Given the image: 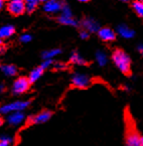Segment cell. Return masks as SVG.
<instances>
[{
    "label": "cell",
    "instance_id": "cell-1",
    "mask_svg": "<svg viewBox=\"0 0 143 146\" xmlns=\"http://www.w3.org/2000/svg\"><path fill=\"white\" fill-rule=\"evenodd\" d=\"M112 60H113L116 67L120 70V72H122L123 74L130 73V68H131L130 58L123 50H116L114 52L113 56H112Z\"/></svg>",
    "mask_w": 143,
    "mask_h": 146
},
{
    "label": "cell",
    "instance_id": "cell-2",
    "mask_svg": "<svg viewBox=\"0 0 143 146\" xmlns=\"http://www.w3.org/2000/svg\"><path fill=\"white\" fill-rule=\"evenodd\" d=\"M28 106H29V101H16L5 104V105H2L0 107V114L8 115L13 112L24 111Z\"/></svg>",
    "mask_w": 143,
    "mask_h": 146
},
{
    "label": "cell",
    "instance_id": "cell-3",
    "mask_svg": "<svg viewBox=\"0 0 143 146\" xmlns=\"http://www.w3.org/2000/svg\"><path fill=\"white\" fill-rule=\"evenodd\" d=\"M30 86V82L26 78H18L12 85V93L14 95H22L27 92Z\"/></svg>",
    "mask_w": 143,
    "mask_h": 146
},
{
    "label": "cell",
    "instance_id": "cell-4",
    "mask_svg": "<svg viewBox=\"0 0 143 146\" xmlns=\"http://www.w3.org/2000/svg\"><path fill=\"white\" fill-rule=\"evenodd\" d=\"M72 84H73V86L76 87V88L84 89V88H87L88 86H90L91 79L89 76L85 75V74L77 73L73 76Z\"/></svg>",
    "mask_w": 143,
    "mask_h": 146
},
{
    "label": "cell",
    "instance_id": "cell-5",
    "mask_svg": "<svg viewBox=\"0 0 143 146\" xmlns=\"http://www.w3.org/2000/svg\"><path fill=\"white\" fill-rule=\"evenodd\" d=\"M7 9L13 15H21L25 11L24 0H9Z\"/></svg>",
    "mask_w": 143,
    "mask_h": 146
},
{
    "label": "cell",
    "instance_id": "cell-6",
    "mask_svg": "<svg viewBox=\"0 0 143 146\" xmlns=\"http://www.w3.org/2000/svg\"><path fill=\"white\" fill-rule=\"evenodd\" d=\"M126 146H142L141 137L133 129H128V131H127Z\"/></svg>",
    "mask_w": 143,
    "mask_h": 146
},
{
    "label": "cell",
    "instance_id": "cell-7",
    "mask_svg": "<svg viewBox=\"0 0 143 146\" xmlns=\"http://www.w3.org/2000/svg\"><path fill=\"white\" fill-rule=\"evenodd\" d=\"M63 4L59 0H47L43 5V10L47 13H57L61 11Z\"/></svg>",
    "mask_w": 143,
    "mask_h": 146
},
{
    "label": "cell",
    "instance_id": "cell-8",
    "mask_svg": "<svg viewBox=\"0 0 143 146\" xmlns=\"http://www.w3.org/2000/svg\"><path fill=\"white\" fill-rule=\"evenodd\" d=\"M99 37L103 41H113L116 38V33L114 30H112L109 27H103L100 28L98 31Z\"/></svg>",
    "mask_w": 143,
    "mask_h": 146
},
{
    "label": "cell",
    "instance_id": "cell-9",
    "mask_svg": "<svg viewBox=\"0 0 143 146\" xmlns=\"http://www.w3.org/2000/svg\"><path fill=\"white\" fill-rule=\"evenodd\" d=\"M25 116L22 113V111L19 112H13L7 115V122L12 126H17V125L21 124V122L24 120Z\"/></svg>",
    "mask_w": 143,
    "mask_h": 146
},
{
    "label": "cell",
    "instance_id": "cell-10",
    "mask_svg": "<svg viewBox=\"0 0 143 146\" xmlns=\"http://www.w3.org/2000/svg\"><path fill=\"white\" fill-rule=\"evenodd\" d=\"M51 113L49 111H41V113L37 114L30 119V122L33 124H41V123H45L51 119Z\"/></svg>",
    "mask_w": 143,
    "mask_h": 146
},
{
    "label": "cell",
    "instance_id": "cell-11",
    "mask_svg": "<svg viewBox=\"0 0 143 146\" xmlns=\"http://www.w3.org/2000/svg\"><path fill=\"white\" fill-rule=\"evenodd\" d=\"M83 27L85 28V30L89 32H96L99 31V29H100L99 23L92 18H86L83 21Z\"/></svg>",
    "mask_w": 143,
    "mask_h": 146
},
{
    "label": "cell",
    "instance_id": "cell-12",
    "mask_svg": "<svg viewBox=\"0 0 143 146\" xmlns=\"http://www.w3.org/2000/svg\"><path fill=\"white\" fill-rule=\"evenodd\" d=\"M117 31L123 38L128 39V38H132V37L134 36V31H133L130 27H128L127 25H124V24L118 26Z\"/></svg>",
    "mask_w": 143,
    "mask_h": 146
},
{
    "label": "cell",
    "instance_id": "cell-13",
    "mask_svg": "<svg viewBox=\"0 0 143 146\" xmlns=\"http://www.w3.org/2000/svg\"><path fill=\"white\" fill-rule=\"evenodd\" d=\"M15 29L12 25H3L0 27V37L2 39L4 38H9L10 36H12L13 33H14Z\"/></svg>",
    "mask_w": 143,
    "mask_h": 146
},
{
    "label": "cell",
    "instance_id": "cell-14",
    "mask_svg": "<svg viewBox=\"0 0 143 146\" xmlns=\"http://www.w3.org/2000/svg\"><path fill=\"white\" fill-rule=\"evenodd\" d=\"M43 71H45V70L41 67L35 68L34 70H32V71L30 72L29 76H28V81L30 82V84H33V83L37 82V80H39V78L43 76Z\"/></svg>",
    "mask_w": 143,
    "mask_h": 146
},
{
    "label": "cell",
    "instance_id": "cell-15",
    "mask_svg": "<svg viewBox=\"0 0 143 146\" xmlns=\"http://www.w3.org/2000/svg\"><path fill=\"white\" fill-rule=\"evenodd\" d=\"M1 72L7 77H14L17 75V69L13 64H3L1 67Z\"/></svg>",
    "mask_w": 143,
    "mask_h": 146
},
{
    "label": "cell",
    "instance_id": "cell-16",
    "mask_svg": "<svg viewBox=\"0 0 143 146\" xmlns=\"http://www.w3.org/2000/svg\"><path fill=\"white\" fill-rule=\"evenodd\" d=\"M59 22L64 25H70V26H77L78 22L73 16H65V15L61 14L58 18Z\"/></svg>",
    "mask_w": 143,
    "mask_h": 146
},
{
    "label": "cell",
    "instance_id": "cell-17",
    "mask_svg": "<svg viewBox=\"0 0 143 146\" xmlns=\"http://www.w3.org/2000/svg\"><path fill=\"white\" fill-rule=\"evenodd\" d=\"M39 2H41L39 0H24L25 11H27V12H32V11H34L37 9Z\"/></svg>",
    "mask_w": 143,
    "mask_h": 146
},
{
    "label": "cell",
    "instance_id": "cell-18",
    "mask_svg": "<svg viewBox=\"0 0 143 146\" xmlns=\"http://www.w3.org/2000/svg\"><path fill=\"white\" fill-rule=\"evenodd\" d=\"M60 54H61V50H59V48L45 50L43 54V60H53V58H56V56H59Z\"/></svg>",
    "mask_w": 143,
    "mask_h": 146
},
{
    "label": "cell",
    "instance_id": "cell-19",
    "mask_svg": "<svg viewBox=\"0 0 143 146\" xmlns=\"http://www.w3.org/2000/svg\"><path fill=\"white\" fill-rule=\"evenodd\" d=\"M71 62L75 64H79V66H84V64H87L85 58L82 56H80L78 52H74V54L71 56Z\"/></svg>",
    "mask_w": 143,
    "mask_h": 146
},
{
    "label": "cell",
    "instance_id": "cell-20",
    "mask_svg": "<svg viewBox=\"0 0 143 146\" xmlns=\"http://www.w3.org/2000/svg\"><path fill=\"white\" fill-rule=\"evenodd\" d=\"M96 60L99 66L104 67L105 64H107V62H108V56L104 52H98L96 54Z\"/></svg>",
    "mask_w": 143,
    "mask_h": 146
},
{
    "label": "cell",
    "instance_id": "cell-21",
    "mask_svg": "<svg viewBox=\"0 0 143 146\" xmlns=\"http://www.w3.org/2000/svg\"><path fill=\"white\" fill-rule=\"evenodd\" d=\"M133 9L136 12V14L140 17H143V1L141 0H137V1H134L132 4Z\"/></svg>",
    "mask_w": 143,
    "mask_h": 146
},
{
    "label": "cell",
    "instance_id": "cell-22",
    "mask_svg": "<svg viewBox=\"0 0 143 146\" xmlns=\"http://www.w3.org/2000/svg\"><path fill=\"white\" fill-rule=\"evenodd\" d=\"M61 14L65 15V16H73L72 10H71V8L67 4H64L62 6V9H61Z\"/></svg>",
    "mask_w": 143,
    "mask_h": 146
},
{
    "label": "cell",
    "instance_id": "cell-23",
    "mask_svg": "<svg viewBox=\"0 0 143 146\" xmlns=\"http://www.w3.org/2000/svg\"><path fill=\"white\" fill-rule=\"evenodd\" d=\"M11 142H12L11 138L7 136H2L0 138V146H10Z\"/></svg>",
    "mask_w": 143,
    "mask_h": 146
},
{
    "label": "cell",
    "instance_id": "cell-24",
    "mask_svg": "<svg viewBox=\"0 0 143 146\" xmlns=\"http://www.w3.org/2000/svg\"><path fill=\"white\" fill-rule=\"evenodd\" d=\"M19 39H20V41H21V42L27 43V42H29V41L31 40V35H28V33H23V35L20 36Z\"/></svg>",
    "mask_w": 143,
    "mask_h": 146
},
{
    "label": "cell",
    "instance_id": "cell-25",
    "mask_svg": "<svg viewBox=\"0 0 143 146\" xmlns=\"http://www.w3.org/2000/svg\"><path fill=\"white\" fill-rule=\"evenodd\" d=\"M53 64V60H45L43 62V64H41V67L43 68V70H45V69H47V68H49Z\"/></svg>",
    "mask_w": 143,
    "mask_h": 146
},
{
    "label": "cell",
    "instance_id": "cell-26",
    "mask_svg": "<svg viewBox=\"0 0 143 146\" xmlns=\"http://www.w3.org/2000/svg\"><path fill=\"white\" fill-rule=\"evenodd\" d=\"M80 36H81V38H83V39H87L88 37H89V31L83 30V31H81V33H80Z\"/></svg>",
    "mask_w": 143,
    "mask_h": 146
},
{
    "label": "cell",
    "instance_id": "cell-27",
    "mask_svg": "<svg viewBox=\"0 0 143 146\" xmlns=\"http://www.w3.org/2000/svg\"><path fill=\"white\" fill-rule=\"evenodd\" d=\"M56 69H65V66L63 64H60V62H57V64H53Z\"/></svg>",
    "mask_w": 143,
    "mask_h": 146
},
{
    "label": "cell",
    "instance_id": "cell-28",
    "mask_svg": "<svg viewBox=\"0 0 143 146\" xmlns=\"http://www.w3.org/2000/svg\"><path fill=\"white\" fill-rule=\"evenodd\" d=\"M4 90H5V86L3 84H0V93L4 92Z\"/></svg>",
    "mask_w": 143,
    "mask_h": 146
},
{
    "label": "cell",
    "instance_id": "cell-29",
    "mask_svg": "<svg viewBox=\"0 0 143 146\" xmlns=\"http://www.w3.org/2000/svg\"><path fill=\"white\" fill-rule=\"evenodd\" d=\"M138 50L140 52V54H143V43L141 45H139V47H138Z\"/></svg>",
    "mask_w": 143,
    "mask_h": 146
},
{
    "label": "cell",
    "instance_id": "cell-30",
    "mask_svg": "<svg viewBox=\"0 0 143 146\" xmlns=\"http://www.w3.org/2000/svg\"><path fill=\"white\" fill-rule=\"evenodd\" d=\"M2 7H3V1H1V0H0V10L2 9Z\"/></svg>",
    "mask_w": 143,
    "mask_h": 146
},
{
    "label": "cell",
    "instance_id": "cell-31",
    "mask_svg": "<svg viewBox=\"0 0 143 146\" xmlns=\"http://www.w3.org/2000/svg\"><path fill=\"white\" fill-rule=\"evenodd\" d=\"M80 2H88V1H90V0H78Z\"/></svg>",
    "mask_w": 143,
    "mask_h": 146
},
{
    "label": "cell",
    "instance_id": "cell-32",
    "mask_svg": "<svg viewBox=\"0 0 143 146\" xmlns=\"http://www.w3.org/2000/svg\"><path fill=\"white\" fill-rule=\"evenodd\" d=\"M2 40H3V39L1 38V37H0V46H1V45H2Z\"/></svg>",
    "mask_w": 143,
    "mask_h": 146
},
{
    "label": "cell",
    "instance_id": "cell-33",
    "mask_svg": "<svg viewBox=\"0 0 143 146\" xmlns=\"http://www.w3.org/2000/svg\"><path fill=\"white\" fill-rule=\"evenodd\" d=\"M120 1H122V2H128L129 0H120Z\"/></svg>",
    "mask_w": 143,
    "mask_h": 146
},
{
    "label": "cell",
    "instance_id": "cell-34",
    "mask_svg": "<svg viewBox=\"0 0 143 146\" xmlns=\"http://www.w3.org/2000/svg\"><path fill=\"white\" fill-rule=\"evenodd\" d=\"M141 144H142V146H143V136L141 137Z\"/></svg>",
    "mask_w": 143,
    "mask_h": 146
},
{
    "label": "cell",
    "instance_id": "cell-35",
    "mask_svg": "<svg viewBox=\"0 0 143 146\" xmlns=\"http://www.w3.org/2000/svg\"><path fill=\"white\" fill-rule=\"evenodd\" d=\"M39 1H41V2H47V0H39Z\"/></svg>",
    "mask_w": 143,
    "mask_h": 146
},
{
    "label": "cell",
    "instance_id": "cell-36",
    "mask_svg": "<svg viewBox=\"0 0 143 146\" xmlns=\"http://www.w3.org/2000/svg\"><path fill=\"white\" fill-rule=\"evenodd\" d=\"M1 1H3V0H1Z\"/></svg>",
    "mask_w": 143,
    "mask_h": 146
},
{
    "label": "cell",
    "instance_id": "cell-37",
    "mask_svg": "<svg viewBox=\"0 0 143 146\" xmlns=\"http://www.w3.org/2000/svg\"><path fill=\"white\" fill-rule=\"evenodd\" d=\"M141 1H143V0H141Z\"/></svg>",
    "mask_w": 143,
    "mask_h": 146
}]
</instances>
